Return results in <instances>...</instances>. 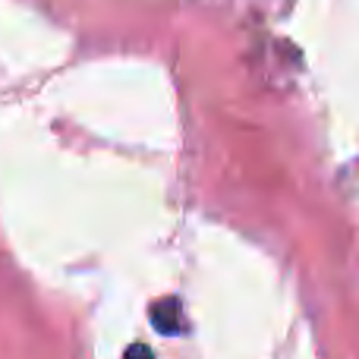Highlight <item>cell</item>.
Instances as JSON below:
<instances>
[{"label":"cell","instance_id":"1","mask_svg":"<svg viewBox=\"0 0 359 359\" xmlns=\"http://www.w3.org/2000/svg\"><path fill=\"white\" fill-rule=\"evenodd\" d=\"M126 359H155L149 353V347H142V344H136V347L126 350Z\"/></svg>","mask_w":359,"mask_h":359}]
</instances>
